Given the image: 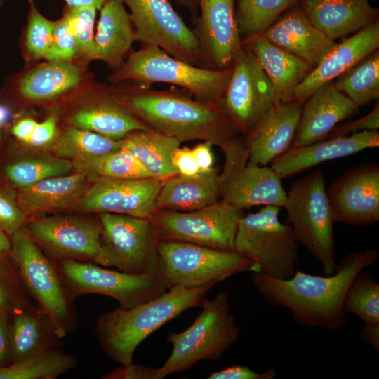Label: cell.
<instances>
[{
    "mask_svg": "<svg viewBox=\"0 0 379 379\" xmlns=\"http://www.w3.org/2000/svg\"><path fill=\"white\" fill-rule=\"evenodd\" d=\"M378 257V249L367 248L344 256L332 274L315 275L297 269L291 278L279 279L253 271L251 281L270 305L287 309L299 325L333 331L347 322L343 302L352 279Z\"/></svg>",
    "mask_w": 379,
    "mask_h": 379,
    "instance_id": "cell-1",
    "label": "cell"
},
{
    "mask_svg": "<svg viewBox=\"0 0 379 379\" xmlns=\"http://www.w3.org/2000/svg\"><path fill=\"white\" fill-rule=\"evenodd\" d=\"M109 88L116 100L148 128L180 143L201 140L219 147L239 135L218 105L201 102L185 88L155 90L133 81Z\"/></svg>",
    "mask_w": 379,
    "mask_h": 379,
    "instance_id": "cell-2",
    "label": "cell"
},
{
    "mask_svg": "<svg viewBox=\"0 0 379 379\" xmlns=\"http://www.w3.org/2000/svg\"><path fill=\"white\" fill-rule=\"evenodd\" d=\"M217 284L175 286L161 295L130 308L118 307L100 315L95 333L105 354L119 364L133 362L138 346L149 335L182 312L201 307Z\"/></svg>",
    "mask_w": 379,
    "mask_h": 379,
    "instance_id": "cell-3",
    "label": "cell"
},
{
    "mask_svg": "<svg viewBox=\"0 0 379 379\" xmlns=\"http://www.w3.org/2000/svg\"><path fill=\"white\" fill-rule=\"evenodd\" d=\"M232 67L210 69L176 59L157 46L142 45L124 65L107 76L111 85L133 81L147 86L171 84L189 91L206 103L218 104L230 78Z\"/></svg>",
    "mask_w": 379,
    "mask_h": 379,
    "instance_id": "cell-4",
    "label": "cell"
},
{
    "mask_svg": "<svg viewBox=\"0 0 379 379\" xmlns=\"http://www.w3.org/2000/svg\"><path fill=\"white\" fill-rule=\"evenodd\" d=\"M193 324L180 333H171L166 340L172 352L162 366L157 368V379L185 371L202 360L217 361L240 335L230 311L229 295L219 292L206 300Z\"/></svg>",
    "mask_w": 379,
    "mask_h": 379,
    "instance_id": "cell-5",
    "label": "cell"
},
{
    "mask_svg": "<svg viewBox=\"0 0 379 379\" xmlns=\"http://www.w3.org/2000/svg\"><path fill=\"white\" fill-rule=\"evenodd\" d=\"M88 66L75 60H45L30 64L8 76L0 99L10 109L20 105H53L73 102L97 84Z\"/></svg>",
    "mask_w": 379,
    "mask_h": 379,
    "instance_id": "cell-6",
    "label": "cell"
},
{
    "mask_svg": "<svg viewBox=\"0 0 379 379\" xmlns=\"http://www.w3.org/2000/svg\"><path fill=\"white\" fill-rule=\"evenodd\" d=\"M10 258L32 299L60 338L75 331L74 300L65 288L55 261L39 248L25 227L11 236Z\"/></svg>",
    "mask_w": 379,
    "mask_h": 379,
    "instance_id": "cell-7",
    "label": "cell"
},
{
    "mask_svg": "<svg viewBox=\"0 0 379 379\" xmlns=\"http://www.w3.org/2000/svg\"><path fill=\"white\" fill-rule=\"evenodd\" d=\"M286 222L298 243L303 245L320 263L325 275L336 267L333 218L328 199L326 180L319 169L297 180L286 192L284 206Z\"/></svg>",
    "mask_w": 379,
    "mask_h": 379,
    "instance_id": "cell-8",
    "label": "cell"
},
{
    "mask_svg": "<svg viewBox=\"0 0 379 379\" xmlns=\"http://www.w3.org/2000/svg\"><path fill=\"white\" fill-rule=\"evenodd\" d=\"M281 207L266 205L239 222L234 250L253 261L258 271L279 279L297 270L298 242L291 226L279 219Z\"/></svg>",
    "mask_w": 379,
    "mask_h": 379,
    "instance_id": "cell-9",
    "label": "cell"
},
{
    "mask_svg": "<svg viewBox=\"0 0 379 379\" xmlns=\"http://www.w3.org/2000/svg\"><path fill=\"white\" fill-rule=\"evenodd\" d=\"M102 232L95 263L136 275H161L158 240L149 219L99 213Z\"/></svg>",
    "mask_w": 379,
    "mask_h": 379,
    "instance_id": "cell-10",
    "label": "cell"
},
{
    "mask_svg": "<svg viewBox=\"0 0 379 379\" xmlns=\"http://www.w3.org/2000/svg\"><path fill=\"white\" fill-rule=\"evenodd\" d=\"M161 276L168 289L218 283L244 272L258 271L235 250H222L180 241H159Z\"/></svg>",
    "mask_w": 379,
    "mask_h": 379,
    "instance_id": "cell-11",
    "label": "cell"
},
{
    "mask_svg": "<svg viewBox=\"0 0 379 379\" xmlns=\"http://www.w3.org/2000/svg\"><path fill=\"white\" fill-rule=\"evenodd\" d=\"M65 290L72 300L99 294L130 308L155 298L168 288L161 275H136L109 270L91 262L55 261Z\"/></svg>",
    "mask_w": 379,
    "mask_h": 379,
    "instance_id": "cell-12",
    "label": "cell"
},
{
    "mask_svg": "<svg viewBox=\"0 0 379 379\" xmlns=\"http://www.w3.org/2000/svg\"><path fill=\"white\" fill-rule=\"evenodd\" d=\"M244 209L219 200L191 211H157L149 220L159 241H180L222 250H234Z\"/></svg>",
    "mask_w": 379,
    "mask_h": 379,
    "instance_id": "cell-13",
    "label": "cell"
},
{
    "mask_svg": "<svg viewBox=\"0 0 379 379\" xmlns=\"http://www.w3.org/2000/svg\"><path fill=\"white\" fill-rule=\"evenodd\" d=\"M225 156L218 174L220 200L244 209L257 205L284 208L286 192L271 168L248 162L243 137L237 135L220 146Z\"/></svg>",
    "mask_w": 379,
    "mask_h": 379,
    "instance_id": "cell-14",
    "label": "cell"
},
{
    "mask_svg": "<svg viewBox=\"0 0 379 379\" xmlns=\"http://www.w3.org/2000/svg\"><path fill=\"white\" fill-rule=\"evenodd\" d=\"M231 67L227 88L217 105L243 136L275 104L274 91L254 53L244 44Z\"/></svg>",
    "mask_w": 379,
    "mask_h": 379,
    "instance_id": "cell-15",
    "label": "cell"
},
{
    "mask_svg": "<svg viewBox=\"0 0 379 379\" xmlns=\"http://www.w3.org/2000/svg\"><path fill=\"white\" fill-rule=\"evenodd\" d=\"M130 10L135 41L157 46L171 56L201 67L196 36L168 0H121Z\"/></svg>",
    "mask_w": 379,
    "mask_h": 379,
    "instance_id": "cell-16",
    "label": "cell"
},
{
    "mask_svg": "<svg viewBox=\"0 0 379 379\" xmlns=\"http://www.w3.org/2000/svg\"><path fill=\"white\" fill-rule=\"evenodd\" d=\"M25 227L51 260L95 262L102 232L99 217L44 215L29 219Z\"/></svg>",
    "mask_w": 379,
    "mask_h": 379,
    "instance_id": "cell-17",
    "label": "cell"
},
{
    "mask_svg": "<svg viewBox=\"0 0 379 379\" xmlns=\"http://www.w3.org/2000/svg\"><path fill=\"white\" fill-rule=\"evenodd\" d=\"M335 222L356 227L379 220V164L363 163L344 172L326 188Z\"/></svg>",
    "mask_w": 379,
    "mask_h": 379,
    "instance_id": "cell-18",
    "label": "cell"
},
{
    "mask_svg": "<svg viewBox=\"0 0 379 379\" xmlns=\"http://www.w3.org/2000/svg\"><path fill=\"white\" fill-rule=\"evenodd\" d=\"M166 180L97 178L91 181L77 208L85 213H110L149 219Z\"/></svg>",
    "mask_w": 379,
    "mask_h": 379,
    "instance_id": "cell-19",
    "label": "cell"
},
{
    "mask_svg": "<svg viewBox=\"0 0 379 379\" xmlns=\"http://www.w3.org/2000/svg\"><path fill=\"white\" fill-rule=\"evenodd\" d=\"M200 14L192 29L198 42L201 67L223 69L243 47L235 18V0H198Z\"/></svg>",
    "mask_w": 379,
    "mask_h": 379,
    "instance_id": "cell-20",
    "label": "cell"
},
{
    "mask_svg": "<svg viewBox=\"0 0 379 379\" xmlns=\"http://www.w3.org/2000/svg\"><path fill=\"white\" fill-rule=\"evenodd\" d=\"M72 103L75 105L66 119L68 126L115 140L134 131L149 129L116 100L107 84L97 83Z\"/></svg>",
    "mask_w": 379,
    "mask_h": 379,
    "instance_id": "cell-21",
    "label": "cell"
},
{
    "mask_svg": "<svg viewBox=\"0 0 379 379\" xmlns=\"http://www.w3.org/2000/svg\"><path fill=\"white\" fill-rule=\"evenodd\" d=\"M302 103L291 100L274 104L243 137L250 164L266 166L293 145Z\"/></svg>",
    "mask_w": 379,
    "mask_h": 379,
    "instance_id": "cell-22",
    "label": "cell"
},
{
    "mask_svg": "<svg viewBox=\"0 0 379 379\" xmlns=\"http://www.w3.org/2000/svg\"><path fill=\"white\" fill-rule=\"evenodd\" d=\"M359 110V106L335 88L333 81L324 84L302 103L292 146L326 139L335 126L354 117Z\"/></svg>",
    "mask_w": 379,
    "mask_h": 379,
    "instance_id": "cell-23",
    "label": "cell"
},
{
    "mask_svg": "<svg viewBox=\"0 0 379 379\" xmlns=\"http://www.w3.org/2000/svg\"><path fill=\"white\" fill-rule=\"evenodd\" d=\"M379 48V20L335 43L296 87L293 100L303 103L324 84L333 81Z\"/></svg>",
    "mask_w": 379,
    "mask_h": 379,
    "instance_id": "cell-24",
    "label": "cell"
},
{
    "mask_svg": "<svg viewBox=\"0 0 379 379\" xmlns=\"http://www.w3.org/2000/svg\"><path fill=\"white\" fill-rule=\"evenodd\" d=\"M378 146V131H364L327 138L307 145L291 146L284 154L273 160L270 167L282 179L323 162Z\"/></svg>",
    "mask_w": 379,
    "mask_h": 379,
    "instance_id": "cell-25",
    "label": "cell"
},
{
    "mask_svg": "<svg viewBox=\"0 0 379 379\" xmlns=\"http://www.w3.org/2000/svg\"><path fill=\"white\" fill-rule=\"evenodd\" d=\"M262 34L269 41L302 59L313 68L336 43L313 26L299 3L284 12Z\"/></svg>",
    "mask_w": 379,
    "mask_h": 379,
    "instance_id": "cell-26",
    "label": "cell"
},
{
    "mask_svg": "<svg viewBox=\"0 0 379 379\" xmlns=\"http://www.w3.org/2000/svg\"><path fill=\"white\" fill-rule=\"evenodd\" d=\"M299 5L313 26L334 41L378 21L379 10L368 0H301Z\"/></svg>",
    "mask_w": 379,
    "mask_h": 379,
    "instance_id": "cell-27",
    "label": "cell"
},
{
    "mask_svg": "<svg viewBox=\"0 0 379 379\" xmlns=\"http://www.w3.org/2000/svg\"><path fill=\"white\" fill-rule=\"evenodd\" d=\"M90 183L83 174L75 171L18 190L17 201L28 220L58 214L77 207Z\"/></svg>",
    "mask_w": 379,
    "mask_h": 379,
    "instance_id": "cell-28",
    "label": "cell"
},
{
    "mask_svg": "<svg viewBox=\"0 0 379 379\" xmlns=\"http://www.w3.org/2000/svg\"><path fill=\"white\" fill-rule=\"evenodd\" d=\"M256 57L274 91L275 103L293 100L296 87L312 70L302 59L269 41L258 34L242 39Z\"/></svg>",
    "mask_w": 379,
    "mask_h": 379,
    "instance_id": "cell-29",
    "label": "cell"
},
{
    "mask_svg": "<svg viewBox=\"0 0 379 379\" xmlns=\"http://www.w3.org/2000/svg\"><path fill=\"white\" fill-rule=\"evenodd\" d=\"M95 33L96 60L119 69L133 51L135 29L121 0H107L100 8Z\"/></svg>",
    "mask_w": 379,
    "mask_h": 379,
    "instance_id": "cell-30",
    "label": "cell"
},
{
    "mask_svg": "<svg viewBox=\"0 0 379 379\" xmlns=\"http://www.w3.org/2000/svg\"><path fill=\"white\" fill-rule=\"evenodd\" d=\"M12 363L61 349L62 338L35 302L11 314Z\"/></svg>",
    "mask_w": 379,
    "mask_h": 379,
    "instance_id": "cell-31",
    "label": "cell"
},
{
    "mask_svg": "<svg viewBox=\"0 0 379 379\" xmlns=\"http://www.w3.org/2000/svg\"><path fill=\"white\" fill-rule=\"evenodd\" d=\"M218 174L214 167L195 176L178 173L166 179L157 199V211H191L217 202L220 200Z\"/></svg>",
    "mask_w": 379,
    "mask_h": 379,
    "instance_id": "cell-32",
    "label": "cell"
},
{
    "mask_svg": "<svg viewBox=\"0 0 379 379\" xmlns=\"http://www.w3.org/2000/svg\"><path fill=\"white\" fill-rule=\"evenodd\" d=\"M121 141L152 178L166 180L178 173L173 163V153L180 145L177 140L148 129L132 131Z\"/></svg>",
    "mask_w": 379,
    "mask_h": 379,
    "instance_id": "cell-33",
    "label": "cell"
},
{
    "mask_svg": "<svg viewBox=\"0 0 379 379\" xmlns=\"http://www.w3.org/2000/svg\"><path fill=\"white\" fill-rule=\"evenodd\" d=\"M121 146V140L67 125L59 132L51 148L57 157L83 162L101 157Z\"/></svg>",
    "mask_w": 379,
    "mask_h": 379,
    "instance_id": "cell-34",
    "label": "cell"
},
{
    "mask_svg": "<svg viewBox=\"0 0 379 379\" xmlns=\"http://www.w3.org/2000/svg\"><path fill=\"white\" fill-rule=\"evenodd\" d=\"M335 88L357 106L379 98V48L333 80Z\"/></svg>",
    "mask_w": 379,
    "mask_h": 379,
    "instance_id": "cell-35",
    "label": "cell"
},
{
    "mask_svg": "<svg viewBox=\"0 0 379 379\" xmlns=\"http://www.w3.org/2000/svg\"><path fill=\"white\" fill-rule=\"evenodd\" d=\"M78 361L62 348L53 350L0 367V379H55L75 368Z\"/></svg>",
    "mask_w": 379,
    "mask_h": 379,
    "instance_id": "cell-36",
    "label": "cell"
},
{
    "mask_svg": "<svg viewBox=\"0 0 379 379\" xmlns=\"http://www.w3.org/2000/svg\"><path fill=\"white\" fill-rule=\"evenodd\" d=\"M76 172L90 182L97 178L142 179L152 178L141 162L127 149L120 148L101 157L73 162Z\"/></svg>",
    "mask_w": 379,
    "mask_h": 379,
    "instance_id": "cell-37",
    "label": "cell"
},
{
    "mask_svg": "<svg viewBox=\"0 0 379 379\" xmlns=\"http://www.w3.org/2000/svg\"><path fill=\"white\" fill-rule=\"evenodd\" d=\"M301 0H237L235 18L241 38L262 34L288 8Z\"/></svg>",
    "mask_w": 379,
    "mask_h": 379,
    "instance_id": "cell-38",
    "label": "cell"
},
{
    "mask_svg": "<svg viewBox=\"0 0 379 379\" xmlns=\"http://www.w3.org/2000/svg\"><path fill=\"white\" fill-rule=\"evenodd\" d=\"M73 170L72 161L55 157L11 161L4 166V174L13 187L21 190L50 178L69 174Z\"/></svg>",
    "mask_w": 379,
    "mask_h": 379,
    "instance_id": "cell-39",
    "label": "cell"
},
{
    "mask_svg": "<svg viewBox=\"0 0 379 379\" xmlns=\"http://www.w3.org/2000/svg\"><path fill=\"white\" fill-rule=\"evenodd\" d=\"M344 310L362 320L368 328H379V284L367 272L358 273L350 283L343 302Z\"/></svg>",
    "mask_w": 379,
    "mask_h": 379,
    "instance_id": "cell-40",
    "label": "cell"
},
{
    "mask_svg": "<svg viewBox=\"0 0 379 379\" xmlns=\"http://www.w3.org/2000/svg\"><path fill=\"white\" fill-rule=\"evenodd\" d=\"M54 21L44 17L34 1L29 0L27 22L21 38V48L25 60L37 62L46 57L51 48Z\"/></svg>",
    "mask_w": 379,
    "mask_h": 379,
    "instance_id": "cell-41",
    "label": "cell"
},
{
    "mask_svg": "<svg viewBox=\"0 0 379 379\" xmlns=\"http://www.w3.org/2000/svg\"><path fill=\"white\" fill-rule=\"evenodd\" d=\"M98 9L93 6H65L67 16L77 43L75 61L88 66L96 60L94 25Z\"/></svg>",
    "mask_w": 379,
    "mask_h": 379,
    "instance_id": "cell-42",
    "label": "cell"
},
{
    "mask_svg": "<svg viewBox=\"0 0 379 379\" xmlns=\"http://www.w3.org/2000/svg\"><path fill=\"white\" fill-rule=\"evenodd\" d=\"M6 256H0V312L11 314L34 302L12 260L7 265L4 259Z\"/></svg>",
    "mask_w": 379,
    "mask_h": 379,
    "instance_id": "cell-43",
    "label": "cell"
},
{
    "mask_svg": "<svg viewBox=\"0 0 379 379\" xmlns=\"http://www.w3.org/2000/svg\"><path fill=\"white\" fill-rule=\"evenodd\" d=\"M77 43L65 13L54 21L51 48L45 60H75Z\"/></svg>",
    "mask_w": 379,
    "mask_h": 379,
    "instance_id": "cell-44",
    "label": "cell"
},
{
    "mask_svg": "<svg viewBox=\"0 0 379 379\" xmlns=\"http://www.w3.org/2000/svg\"><path fill=\"white\" fill-rule=\"evenodd\" d=\"M27 220L17 201V192L0 187V227L11 237L25 227Z\"/></svg>",
    "mask_w": 379,
    "mask_h": 379,
    "instance_id": "cell-45",
    "label": "cell"
},
{
    "mask_svg": "<svg viewBox=\"0 0 379 379\" xmlns=\"http://www.w3.org/2000/svg\"><path fill=\"white\" fill-rule=\"evenodd\" d=\"M59 118L58 109H54L44 120L38 123L25 145L35 148L51 146L59 133Z\"/></svg>",
    "mask_w": 379,
    "mask_h": 379,
    "instance_id": "cell-46",
    "label": "cell"
},
{
    "mask_svg": "<svg viewBox=\"0 0 379 379\" xmlns=\"http://www.w3.org/2000/svg\"><path fill=\"white\" fill-rule=\"evenodd\" d=\"M379 128V104L366 115L354 121L338 124L327 138L345 136L364 131H377ZM326 138V139H327Z\"/></svg>",
    "mask_w": 379,
    "mask_h": 379,
    "instance_id": "cell-47",
    "label": "cell"
},
{
    "mask_svg": "<svg viewBox=\"0 0 379 379\" xmlns=\"http://www.w3.org/2000/svg\"><path fill=\"white\" fill-rule=\"evenodd\" d=\"M278 374L274 368L262 373L244 366L234 365L211 373L208 379H274Z\"/></svg>",
    "mask_w": 379,
    "mask_h": 379,
    "instance_id": "cell-48",
    "label": "cell"
},
{
    "mask_svg": "<svg viewBox=\"0 0 379 379\" xmlns=\"http://www.w3.org/2000/svg\"><path fill=\"white\" fill-rule=\"evenodd\" d=\"M102 379H157V368L133 362L120 364L112 371L102 375Z\"/></svg>",
    "mask_w": 379,
    "mask_h": 379,
    "instance_id": "cell-49",
    "label": "cell"
},
{
    "mask_svg": "<svg viewBox=\"0 0 379 379\" xmlns=\"http://www.w3.org/2000/svg\"><path fill=\"white\" fill-rule=\"evenodd\" d=\"M173 163L178 174L183 176H195L201 171L197 164L192 149L188 147H178L173 155Z\"/></svg>",
    "mask_w": 379,
    "mask_h": 379,
    "instance_id": "cell-50",
    "label": "cell"
},
{
    "mask_svg": "<svg viewBox=\"0 0 379 379\" xmlns=\"http://www.w3.org/2000/svg\"><path fill=\"white\" fill-rule=\"evenodd\" d=\"M12 364L11 314L0 312V367Z\"/></svg>",
    "mask_w": 379,
    "mask_h": 379,
    "instance_id": "cell-51",
    "label": "cell"
},
{
    "mask_svg": "<svg viewBox=\"0 0 379 379\" xmlns=\"http://www.w3.org/2000/svg\"><path fill=\"white\" fill-rule=\"evenodd\" d=\"M38 123L29 117L18 118L11 124L10 133L15 140L25 144L31 136Z\"/></svg>",
    "mask_w": 379,
    "mask_h": 379,
    "instance_id": "cell-52",
    "label": "cell"
},
{
    "mask_svg": "<svg viewBox=\"0 0 379 379\" xmlns=\"http://www.w3.org/2000/svg\"><path fill=\"white\" fill-rule=\"evenodd\" d=\"M213 145L210 142L202 141L192 149L197 164L201 172H205L214 168V156L212 151Z\"/></svg>",
    "mask_w": 379,
    "mask_h": 379,
    "instance_id": "cell-53",
    "label": "cell"
},
{
    "mask_svg": "<svg viewBox=\"0 0 379 379\" xmlns=\"http://www.w3.org/2000/svg\"><path fill=\"white\" fill-rule=\"evenodd\" d=\"M361 337L365 343L371 345L378 352L379 328H372L364 326L361 331Z\"/></svg>",
    "mask_w": 379,
    "mask_h": 379,
    "instance_id": "cell-54",
    "label": "cell"
},
{
    "mask_svg": "<svg viewBox=\"0 0 379 379\" xmlns=\"http://www.w3.org/2000/svg\"><path fill=\"white\" fill-rule=\"evenodd\" d=\"M178 5L185 8L192 15V16L197 19L199 15V3L198 0H173Z\"/></svg>",
    "mask_w": 379,
    "mask_h": 379,
    "instance_id": "cell-55",
    "label": "cell"
},
{
    "mask_svg": "<svg viewBox=\"0 0 379 379\" xmlns=\"http://www.w3.org/2000/svg\"><path fill=\"white\" fill-rule=\"evenodd\" d=\"M11 248V239L8 235L0 227V256L10 255Z\"/></svg>",
    "mask_w": 379,
    "mask_h": 379,
    "instance_id": "cell-56",
    "label": "cell"
},
{
    "mask_svg": "<svg viewBox=\"0 0 379 379\" xmlns=\"http://www.w3.org/2000/svg\"><path fill=\"white\" fill-rule=\"evenodd\" d=\"M107 0H65L66 5L70 6H93L98 10Z\"/></svg>",
    "mask_w": 379,
    "mask_h": 379,
    "instance_id": "cell-57",
    "label": "cell"
},
{
    "mask_svg": "<svg viewBox=\"0 0 379 379\" xmlns=\"http://www.w3.org/2000/svg\"><path fill=\"white\" fill-rule=\"evenodd\" d=\"M6 116V107L4 106V102L0 99V145L4 141L3 130L4 128V121L5 120Z\"/></svg>",
    "mask_w": 379,
    "mask_h": 379,
    "instance_id": "cell-58",
    "label": "cell"
},
{
    "mask_svg": "<svg viewBox=\"0 0 379 379\" xmlns=\"http://www.w3.org/2000/svg\"><path fill=\"white\" fill-rule=\"evenodd\" d=\"M3 4H4V0H0V8L2 6Z\"/></svg>",
    "mask_w": 379,
    "mask_h": 379,
    "instance_id": "cell-59",
    "label": "cell"
}]
</instances>
